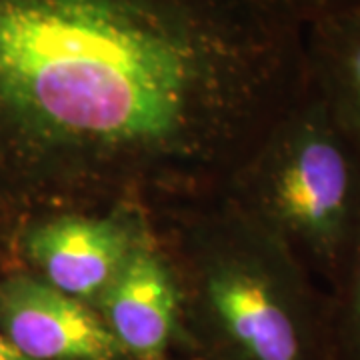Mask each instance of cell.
I'll list each match as a JSON object with an SVG mask.
<instances>
[{
  "label": "cell",
  "mask_w": 360,
  "mask_h": 360,
  "mask_svg": "<svg viewBox=\"0 0 360 360\" xmlns=\"http://www.w3.org/2000/svg\"><path fill=\"white\" fill-rule=\"evenodd\" d=\"M155 234L139 206L52 210L20 220L11 232L18 269L63 295L94 304L129 257Z\"/></svg>",
  "instance_id": "277c9868"
},
{
  "label": "cell",
  "mask_w": 360,
  "mask_h": 360,
  "mask_svg": "<svg viewBox=\"0 0 360 360\" xmlns=\"http://www.w3.org/2000/svg\"><path fill=\"white\" fill-rule=\"evenodd\" d=\"M132 360H180V292L170 262L153 234L92 304Z\"/></svg>",
  "instance_id": "8992f818"
},
{
  "label": "cell",
  "mask_w": 360,
  "mask_h": 360,
  "mask_svg": "<svg viewBox=\"0 0 360 360\" xmlns=\"http://www.w3.org/2000/svg\"><path fill=\"white\" fill-rule=\"evenodd\" d=\"M219 198L330 286L360 232V155L309 84L234 168Z\"/></svg>",
  "instance_id": "3957f363"
},
{
  "label": "cell",
  "mask_w": 360,
  "mask_h": 360,
  "mask_svg": "<svg viewBox=\"0 0 360 360\" xmlns=\"http://www.w3.org/2000/svg\"><path fill=\"white\" fill-rule=\"evenodd\" d=\"M304 28L272 0H0V206L219 198L309 90ZM11 229V232H13Z\"/></svg>",
  "instance_id": "6da1fadb"
},
{
  "label": "cell",
  "mask_w": 360,
  "mask_h": 360,
  "mask_svg": "<svg viewBox=\"0 0 360 360\" xmlns=\"http://www.w3.org/2000/svg\"><path fill=\"white\" fill-rule=\"evenodd\" d=\"M0 336L28 360H132L90 304L22 269L0 276Z\"/></svg>",
  "instance_id": "5b68a950"
},
{
  "label": "cell",
  "mask_w": 360,
  "mask_h": 360,
  "mask_svg": "<svg viewBox=\"0 0 360 360\" xmlns=\"http://www.w3.org/2000/svg\"><path fill=\"white\" fill-rule=\"evenodd\" d=\"M180 360H186V359H180Z\"/></svg>",
  "instance_id": "8fae6325"
},
{
  "label": "cell",
  "mask_w": 360,
  "mask_h": 360,
  "mask_svg": "<svg viewBox=\"0 0 360 360\" xmlns=\"http://www.w3.org/2000/svg\"><path fill=\"white\" fill-rule=\"evenodd\" d=\"M304 46L310 89L360 155V2L307 25Z\"/></svg>",
  "instance_id": "52a82bcc"
},
{
  "label": "cell",
  "mask_w": 360,
  "mask_h": 360,
  "mask_svg": "<svg viewBox=\"0 0 360 360\" xmlns=\"http://www.w3.org/2000/svg\"><path fill=\"white\" fill-rule=\"evenodd\" d=\"M328 296L335 360H360V232Z\"/></svg>",
  "instance_id": "ba28073f"
},
{
  "label": "cell",
  "mask_w": 360,
  "mask_h": 360,
  "mask_svg": "<svg viewBox=\"0 0 360 360\" xmlns=\"http://www.w3.org/2000/svg\"><path fill=\"white\" fill-rule=\"evenodd\" d=\"M272 2L284 8L286 13L296 16L302 25L307 26L322 14L338 11L348 4H356L360 0H272Z\"/></svg>",
  "instance_id": "9c48e42d"
},
{
  "label": "cell",
  "mask_w": 360,
  "mask_h": 360,
  "mask_svg": "<svg viewBox=\"0 0 360 360\" xmlns=\"http://www.w3.org/2000/svg\"><path fill=\"white\" fill-rule=\"evenodd\" d=\"M0 360H28L25 359L13 345H8L2 336H0Z\"/></svg>",
  "instance_id": "30bf717a"
},
{
  "label": "cell",
  "mask_w": 360,
  "mask_h": 360,
  "mask_svg": "<svg viewBox=\"0 0 360 360\" xmlns=\"http://www.w3.org/2000/svg\"><path fill=\"white\" fill-rule=\"evenodd\" d=\"M180 292L186 360H335L330 296L222 198L150 217Z\"/></svg>",
  "instance_id": "7a4b0ae2"
}]
</instances>
